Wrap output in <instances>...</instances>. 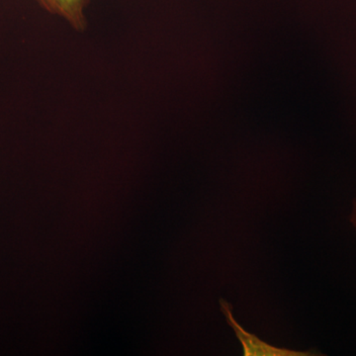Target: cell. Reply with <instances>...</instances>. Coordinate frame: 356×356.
<instances>
[{"label":"cell","mask_w":356,"mask_h":356,"mask_svg":"<svg viewBox=\"0 0 356 356\" xmlns=\"http://www.w3.org/2000/svg\"><path fill=\"white\" fill-rule=\"evenodd\" d=\"M221 310L227 318L228 324L233 327L236 336L242 343L243 355L245 356H311L316 353L310 351H295L287 348H277L262 341L259 337L250 334L234 318L232 305L226 300H220Z\"/></svg>","instance_id":"1"},{"label":"cell","mask_w":356,"mask_h":356,"mask_svg":"<svg viewBox=\"0 0 356 356\" xmlns=\"http://www.w3.org/2000/svg\"><path fill=\"white\" fill-rule=\"evenodd\" d=\"M350 221L353 222V226L356 229V199L355 200V203H353V214H351Z\"/></svg>","instance_id":"3"},{"label":"cell","mask_w":356,"mask_h":356,"mask_svg":"<svg viewBox=\"0 0 356 356\" xmlns=\"http://www.w3.org/2000/svg\"><path fill=\"white\" fill-rule=\"evenodd\" d=\"M44 11L65 20L76 32L88 29L86 9L91 0H36Z\"/></svg>","instance_id":"2"}]
</instances>
